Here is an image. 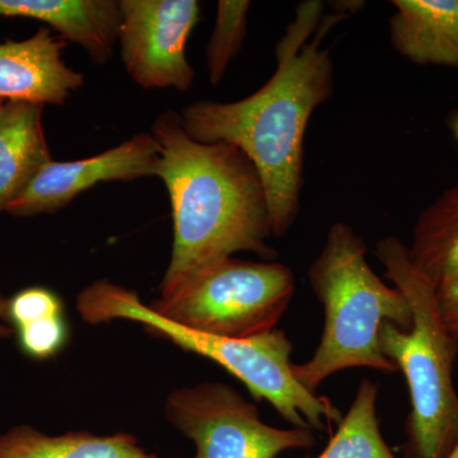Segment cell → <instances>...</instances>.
Here are the masks:
<instances>
[{
	"mask_svg": "<svg viewBox=\"0 0 458 458\" xmlns=\"http://www.w3.org/2000/svg\"><path fill=\"white\" fill-rule=\"evenodd\" d=\"M447 458H458V442L457 445H454V450L451 451V454H448Z\"/></svg>",
	"mask_w": 458,
	"mask_h": 458,
	"instance_id": "obj_23",
	"label": "cell"
},
{
	"mask_svg": "<svg viewBox=\"0 0 458 458\" xmlns=\"http://www.w3.org/2000/svg\"><path fill=\"white\" fill-rule=\"evenodd\" d=\"M375 255L412 312L411 328L385 322L378 336L382 352L405 377L409 388L411 410L403 457L447 458L458 442L454 382L458 344L439 315L436 286L412 265L408 245L400 238L384 237L376 243Z\"/></svg>",
	"mask_w": 458,
	"mask_h": 458,
	"instance_id": "obj_4",
	"label": "cell"
},
{
	"mask_svg": "<svg viewBox=\"0 0 458 458\" xmlns=\"http://www.w3.org/2000/svg\"><path fill=\"white\" fill-rule=\"evenodd\" d=\"M393 49L415 65L458 68V0H394Z\"/></svg>",
	"mask_w": 458,
	"mask_h": 458,
	"instance_id": "obj_12",
	"label": "cell"
},
{
	"mask_svg": "<svg viewBox=\"0 0 458 458\" xmlns=\"http://www.w3.org/2000/svg\"><path fill=\"white\" fill-rule=\"evenodd\" d=\"M295 292L293 270L278 261L232 258L208 265L150 310L208 335L249 339L276 330Z\"/></svg>",
	"mask_w": 458,
	"mask_h": 458,
	"instance_id": "obj_6",
	"label": "cell"
},
{
	"mask_svg": "<svg viewBox=\"0 0 458 458\" xmlns=\"http://www.w3.org/2000/svg\"><path fill=\"white\" fill-rule=\"evenodd\" d=\"M159 150L157 177L170 197L174 243L161 297L197 271L237 252L276 261L269 205L260 174L231 143H200L174 111L159 114L152 131Z\"/></svg>",
	"mask_w": 458,
	"mask_h": 458,
	"instance_id": "obj_2",
	"label": "cell"
},
{
	"mask_svg": "<svg viewBox=\"0 0 458 458\" xmlns=\"http://www.w3.org/2000/svg\"><path fill=\"white\" fill-rule=\"evenodd\" d=\"M56 316H63V303L49 289L41 286L23 289L8 300L7 318L17 328Z\"/></svg>",
	"mask_w": 458,
	"mask_h": 458,
	"instance_id": "obj_18",
	"label": "cell"
},
{
	"mask_svg": "<svg viewBox=\"0 0 458 458\" xmlns=\"http://www.w3.org/2000/svg\"><path fill=\"white\" fill-rule=\"evenodd\" d=\"M0 17L40 21L82 47L96 64L110 62L120 27L114 0H0Z\"/></svg>",
	"mask_w": 458,
	"mask_h": 458,
	"instance_id": "obj_11",
	"label": "cell"
},
{
	"mask_svg": "<svg viewBox=\"0 0 458 458\" xmlns=\"http://www.w3.org/2000/svg\"><path fill=\"white\" fill-rule=\"evenodd\" d=\"M378 391L372 379L360 382L336 433L315 458H397L382 436L377 414Z\"/></svg>",
	"mask_w": 458,
	"mask_h": 458,
	"instance_id": "obj_16",
	"label": "cell"
},
{
	"mask_svg": "<svg viewBox=\"0 0 458 458\" xmlns=\"http://www.w3.org/2000/svg\"><path fill=\"white\" fill-rule=\"evenodd\" d=\"M17 330L21 348L36 360H47L57 354L68 340V327L63 316L40 319Z\"/></svg>",
	"mask_w": 458,
	"mask_h": 458,
	"instance_id": "obj_19",
	"label": "cell"
},
{
	"mask_svg": "<svg viewBox=\"0 0 458 458\" xmlns=\"http://www.w3.org/2000/svg\"><path fill=\"white\" fill-rule=\"evenodd\" d=\"M7 306L8 300H5V298H3L2 295H0V318H7ZM11 328L5 327L4 324H2V322H0V337L11 336Z\"/></svg>",
	"mask_w": 458,
	"mask_h": 458,
	"instance_id": "obj_21",
	"label": "cell"
},
{
	"mask_svg": "<svg viewBox=\"0 0 458 458\" xmlns=\"http://www.w3.org/2000/svg\"><path fill=\"white\" fill-rule=\"evenodd\" d=\"M5 101L4 99H0V111H2L3 106H4Z\"/></svg>",
	"mask_w": 458,
	"mask_h": 458,
	"instance_id": "obj_24",
	"label": "cell"
},
{
	"mask_svg": "<svg viewBox=\"0 0 458 458\" xmlns=\"http://www.w3.org/2000/svg\"><path fill=\"white\" fill-rule=\"evenodd\" d=\"M65 44L47 27L26 40L0 44V99L64 105L84 84L83 74L63 59Z\"/></svg>",
	"mask_w": 458,
	"mask_h": 458,
	"instance_id": "obj_10",
	"label": "cell"
},
{
	"mask_svg": "<svg viewBox=\"0 0 458 458\" xmlns=\"http://www.w3.org/2000/svg\"><path fill=\"white\" fill-rule=\"evenodd\" d=\"M324 5L303 3L276 45V71L252 95L234 102L199 101L180 114L200 143L240 148L260 174L273 236L284 237L301 208L304 138L313 113L334 92V63L321 42L344 14L322 18Z\"/></svg>",
	"mask_w": 458,
	"mask_h": 458,
	"instance_id": "obj_1",
	"label": "cell"
},
{
	"mask_svg": "<svg viewBox=\"0 0 458 458\" xmlns=\"http://www.w3.org/2000/svg\"><path fill=\"white\" fill-rule=\"evenodd\" d=\"M165 411L172 426L194 442L197 454L192 458H276L316 445L311 429L264 423L254 403L222 382L174 390Z\"/></svg>",
	"mask_w": 458,
	"mask_h": 458,
	"instance_id": "obj_7",
	"label": "cell"
},
{
	"mask_svg": "<svg viewBox=\"0 0 458 458\" xmlns=\"http://www.w3.org/2000/svg\"><path fill=\"white\" fill-rule=\"evenodd\" d=\"M251 3L247 0H219L216 23L208 42L207 68L209 81L218 86L228 66L242 47Z\"/></svg>",
	"mask_w": 458,
	"mask_h": 458,
	"instance_id": "obj_17",
	"label": "cell"
},
{
	"mask_svg": "<svg viewBox=\"0 0 458 458\" xmlns=\"http://www.w3.org/2000/svg\"><path fill=\"white\" fill-rule=\"evenodd\" d=\"M159 150L150 132H140L98 156L45 165L5 212L14 216L55 213L101 182L157 177Z\"/></svg>",
	"mask_w": 458,
	"mask_h": 458,
	"instance_id": "obj_9",
	"label": "cell"
},
{
	"mask_svg": "<svg viewBox=\"0 0 458 458\" xmlns=\"http://www.w3.org/2000/svg\"><path fill=\"white\" fill-rule=\"evenodd\" d=\"M117 44L129 77L140 89H191L195 72L186 44L200 20L197 0H122Z\"/></svg>",
	"mask_w": 458,
	"mask_h": 458,
	"instance_id": "obj_8",
	"label": "cell"
},
{
	"mask_svg": "<svg viewBox=\"0 0 458 458\" xmlns=\"http://www.w3.org/2000/svg\"><path fill=\"white\" fill-rule=\"evenodd\" d=\"M42 105L5 101L0 111V212L53 161L42 125Z\"/></svg>",
	"mask_w": 458,
	"mask_h": 458,
	"instance_id": "obj_13",
	"label": "cell"
},
{
	"mask_svg": "<svg viewBox=\"0 0 458 458\" xmlns=\"http://www.w3.org/2000/svg\"><path fill=\"white\" fill-rule=\"evenodd\" d=\"M77 310L90 325L114 319L138 322L153 335L213 360L240 379L256 400L267 401L293 428L321 432L342 421V410L333 401L311 393L295 378L293 343L283 330L249 339L198 333L162 318L134 291L105 279L90 283L78 294Z\"/></svg>",
	"mask_w": 458,
	"mask_h": 458,
	"instance_id": "obj_5",
	"label": "cell"
},
{
	"mask_svg": "<svg viewBox=\"0 0 458 458\" xmlns=\"http://www.w3.org/2000/svg\"><path fill=\"white\" fill-rule=\"evenodd\" d=\"M408 252L436 288L458 278V183L419 214Z\"/></svg>",
	"mask_w": 458,
	"mask_h": 458,
	"instance_id": "obj_14",
	"label": "cell"
},
{
	"mask_svg": "<svg viewBox=\"0 0 458 458\" xmlns=\"http://www.w3.org/2000/svg\"><path fill=\"white\" fill-rule=\"evenodd\" d=\"M436 298L439 315L458 344V278L436 288Z\"/></svg>",
	"mask_w": 458,
	"mask_h": 458,
	"instance_id": "obj_20",
	"label": "cell"
},
{
	"mask_svg": "<svg viewBox=\"0 0 458 458\" xmlns=\"http://www.w3.org/2000/svg\"><path fill=\"white\" fill-rule=\"evenodd\" d=\"M450 129L454 140L458 141V113L451 119Z\"/></svg>",
	"mask_w": 458,
	"mask_h": 458,
	"instance_id": "obj_22",
	"label": "cell"
},
{
	"mask_svg": "<svg viewBox=\"0 0 458 458\" xmlns=\"http://www.w3.org/2000/svg\"><path fill=\"white\" fill-rule=\"evenodd\" d=\"M367 251L366 242L352 225L335 222L310 265V285L324 309V330L312 357L293 363V372L313 394L342 370L399 372L379 346V330L385 322L403 330L411 328V307L400 289L377 276Z\"/></svg>",
	"mask_w": 458,
	"mask_h": 458,
	"instance_id": "obj_3",
	"label": "cell"
},
{
	"mask_svg": "<svg viewBox=\"0 0 458 458\" xmlns=\"http://www.w3.org/2000/svg\"><path fill=\"white\" fill-rule=\"evenodd\" d=\"M153 458H157L156 456H153Z\"/></svg>",
	"mask_w": 458,
	"mask_h": 458,
	"instance_id": "obj_25",
	"label": "cell"
},
{
	"mask_svg": "<svg viewBox=\"0 0 458 458\" xmlns=\"http://www.w3.org/2000/svg\"><path fill=\"white\" fill-rule=\"evenodd\" d=\"M131 434L77 432L47 436L30 426L0 436V458H153Z\"/></svg>",
	"mask_w": 458,
	"mask_h": 458,
	"instance_id": "obj_15",
	"label": "cell"
}]
</instances>
